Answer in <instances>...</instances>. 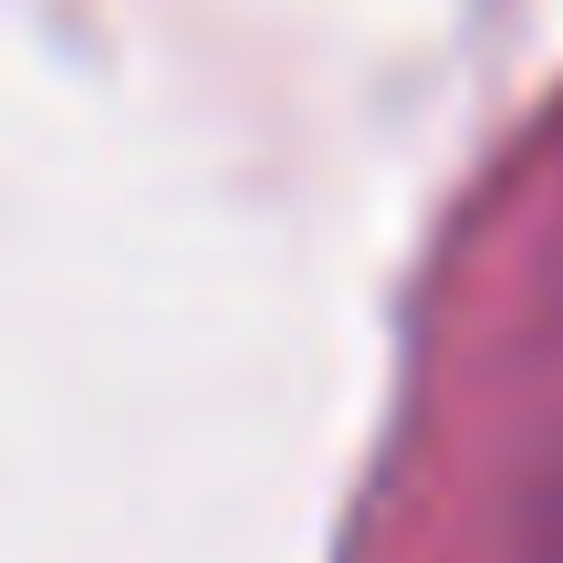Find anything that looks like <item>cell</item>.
<instances>
[]
</instances>
